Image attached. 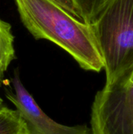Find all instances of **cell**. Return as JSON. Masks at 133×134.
Segmentation results:
<instances>
[{"label": "cell", "mask_w": 133, "mask_h": 134, "mask_svg": "<svg viewBox=\"0 0 133 134\" xmlns=\"http://www.w3.org/2000/svg\"><path fill=\"white\" fill-rule=\"evenodd\" d=\"M90 24L109 83L133 65V0H108Z\"/></svg>", "instance_id": "7a4b0ae2"}, {"label": "cell", "mask_w": 133, "mask_h": 134, "mask_svg": "<svg viewBox=\"0 0 133 134\" xmlns=\"http://www.w3.org/2000/svg\"><path fill=\"white\" fill-rule=\"evenodd\" d=\"M0 134H28L16 110L0 106Z\"/></svg>", "instance_id": "8992f818"}, {"label": "cell", "mask_w": 133, "mask_h": 134, "mask_svg": "<svg viewBox=\"0 0 133 134\" xmlns=\"http://www.w3.org/2000/svg\"><path fill=\"white\" fill-rule=\"evenodd\" d=\"M90 125L92 134H133V65L96 93Z\"/></svg>", "instance_id": "3957f363"}, {"label": "cell", "mask_w": 133, "mask_h": 134, "mask_svg": "<svg viewBox=\"0 0 133 134\" xmlns=\"http://www.w3.org/2000/svg\"><path fill=\"white\" fill-rule=\"evenodd\" d=\"M20 20L35 39L49 40L86 71L100 72L103 57L91 24L77 19L52 0H14Z\"/></svg>", "instance_id": "6da1fadb"}, {"label": "cell", "mask_w": 133, "mask_h": 134, "mask_svg": "<svg viewBox=\"0 0 133 134\" xmlns=\"http://www.w3.org/2000/svg\"><path fill=\"white\" fill-rule=\"evenodd\" d=\"M1 105H2V98H0V106Z\"/></svg>", "instance_id": "9c48e42d"}, {"label": "cell", "mask_w": 133, "mask_h": 134, "mask_svg": "<svg viewBox=\"0 0 133 134\" xmlns=\"http://www.w3.org/2000/svg\"><path fill=\"white\" fill-rule=\"evenodd\" d=\"M108 0H71L80 18L87 24H91L94 17Z\"/></svg>", "instance_id": "52a82bcc"}, {"label": "cell", "mask_w": 133, "mask_h": 134, "mask_svg": "<svg viewBox=\"0 0 133 134\" xmlns=\"http://www.w3.org/2000/svg\"><path fill=\"white\" fill-rule=\"evenodd\" d=\"M11 84L12 90L5 89V96L16 107L28 134H92L86 125L65 126L49 117L24 87L18 71L12 78Z\"/></svg>", "instance_id": "277c9868"}, {"label": "cell", "mask_w": 133, "mask_h": 134, "mask_svg": "<svg viewBox=\"0 0 133 134\" xmlns=\"http://www.w3.org/2000/svg\"><path fill=\"white\" fill-rule=\"evenodd\" d=\"M14 58V36L11 25L0 19V82Z\"/></svg>", "instance_id": "5b68a950"}, {"label": "cell", "mask_w": 133, "mask_h": 134, "mask_svg": "<svg viewBox=\"0 0 133 134\" xmlns=\"http://www.w3.org/2000/svg\"><path fill=\"white\" fill-rule=\"evenodd\" d=\"M52 1H53L56 4L59 5L60 7H62L64 10H66L68 13H70L74 17L81 20L80 16H78V13L76 12L73 5L71 0H52Z\"/></svg>", "instance_id": "ba28073f"}]
</instances>
